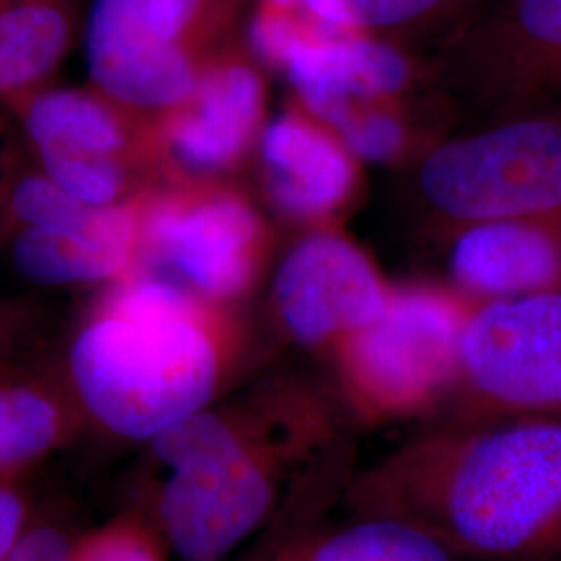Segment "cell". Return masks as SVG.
Returning <instances> with one entry per match:
<instances>
[{
    "label": "cell",
    "instance_id": "obj_1",
    "mask_svg": "<svg viewBox=\"0 0 561 561\" xmlns=\"http://www.w3.org/2000/svg\"><path fill=\"white\" fill-rule=\"evenodd\" d=\"M343 503L461 561H561V421L431 422L352 472Z\"/></svg>",
    "mask_w": 561,
    "mask_h": 561
},
{
    "label": "cell",
    "instance_id": "obj_2",
    "mask_svg": "<svg viewBox=\"0 0 561 561\" xmlns=\"http://www.w3.org/2000/svg\"><path fill=\"white\" fill-rule=\"evenodd\" d=\"M345 421L319 385L264 377L148 443L152 472L140 497L181 561L227 560L289 484L337 449Z\"/></svg>",
    "mask_w": 561,
    "mask_h": 561
},
{
    "label": "cell",
    "instance_id": "obj_3",
    "mask_svg": "<svg viewBox=\"0 0 561 561\" xmlns=\"http://www.w3.org/2000/svg\"><path fill=\"white\" fill-rule=\"evenodd\" d=\"M60 352L90 431L148 445L233 391L252 333L240 304L136 273L92 291Z\"/></svg>",
    "mask_w": 561,
    "mask_h": 561
},
{
    "label": "cell",
    "instance_id": "obj_4",
    "mask_svg": "<svg viewBox=\"0 0 561 561\" xmlns=\"http://www.w3.org/2000/svg\"><path fill=\"white\" fill-rule=\"evenodd\" d=\"M474 301L433 285L393 287L381 319L329 354L347 421L364 428L439 421L458 387L461 333Z\"/></svg>",
    "mask_w": 561,
    "mask_h": 561
},
{
    "label": "cell",
    "instance_id": "obj_5",
    "mask_svg": "<svg viewBox=\"0 0 561 561\" xmlns=\"http://www.w3.org/2000/svg\"><path fill=\"white\" fill-rule=\"evenodd\" d=\"M414 181L424 206L460 229L505 219L561 221V117L484 121L433 144Z\"/></svg>",
    "mask_w": 561,
    "mask_h": 561
},
{
    "label": "cell",
    "instance_id": "obj_6",
    "mask_svg": "<svg viewBox=\"0 0 561 561\" xmlns=\"http://www.w3.org/2000/svg\"><path fill=\"white\" fill-rule=\"evenodd\" d=\"M431 48L437 88L481 119L561 117V0H481Z\"/></svg>",
    "mask_w": 561,
    "mask_h": 561
},
{
    "label": "cell",
    "instance_id": "obj_7",
    "mask_svg": "<svg viewBox=\"0 0 561 561\" xmlns=\"http://www.w3.org/2000/svg\"><path fill=\"white\" fill-rule=\"evenodd\" d=\"M34 167L80 201L111 206L161 183L154 119L104 96L90 83L42 85L0 102Z\"/></svg>",
    "mask_w": 561,
    "mask_h": 561
},
{
    "label": "cell",
    "instance_id": "obj_8",
    "mask_svg": "<svg viewBox=\"0 0 561 561\" xmlns=\"http://www.w3.org/2000/svg\"><path fill=\"white\" fill-rule=\"evenodd\" d=\"M268 248L261 210L222 181H161L141 196L138 273L240 304L261 279Z\"/></svg>",
    "mask_w": 561,
    "mask_h": 561
},
{
    "label": "cell",
    "instance_id": "obj_9",
    "mask_svg": "<svg viewBox=\"0 0 561 561\" xmlns=\"http://www.w3.org/2000/svg\"><path fill=\"white\" fill-rule=\"evenodd\" d=\"M141 196L99 206L65 192L36 167H20L7 202L2 248L30 285L99 291L140 271Z\"/></svg>",
    "mask_w": 561,
    "mask_h": 561
},
{
    "label": "cell",
    "instance_id": "obj_10",
    "mask_svg": "<svg viewBox=\"0 0 561 561\" xmlns=\"http://www.w3.org/2000/svg\"><path fill=\"white\" fill-rule=\"evenodd\" d=\"M561 421V287L474 301L460 379L439 421Z\"/></svg>",
    "mask_w": 561,
    "mask_h": 561
},
{
    "label": "cell",
    "instance_id": "obj_11",
    "mask_svg": "<svg viewBox=\"0 0 561 561\" xmlns=\"http://www.w3.org/2000/svg\"><path fill=\"white\" fill-rule=\"evenodd\" d=\"M264 123L261 65L231 44L206 62L187 101L154 119L161 181H221L256 150Z\"/></svg>",
    "mask_w": 561,
    "mask_h": 561
},
{
    "label": "cell",
    "instance_id": "obj_12",
    "mask_svg": "<svg viewBox=\"0 0 561 561\" xmlns=\"http://www.w3.org/2000/svg\"><path fill=\"white\" fill-rule=\"evenodd\" d=\"M391 289L356 243L319 229L283 256L271 306L287 340L329 356L345 337L381 319Z\"/></svg>",
    "mask_w": 561,
    "mask_h": 561
},
{
    "label": "cell",
    "instance_id": "obj_13",
    "mask_svg": "<svg viewBox=\"0 0 561 561\" xmlns=\"http://www.w3.org/2000/svg\"><path fill=\"white\" fill-rule=\"evenodd\" d=\"M271 67L287 78L304 111L329 129L360 106L400 99L416 78L405 46L358 32L291 41Z\"/></svg>",
    "mask_w": 561,
    "mask_h": 561
},
{
    "label": "cell",
    "instance_id": "obj_14",
    "mask_svg": "<svg viewBox=\"0 0 561 561\" xmlns=\"http://www.w3.org/2000/svg\"><path fill=\"white\" fill-rule=\"evenodd\" d=\"M88 431L60 340L0 354V477H27Z\"/></svg>",
    "mask_w": 561,
    "mask_h": 561
},
{
    "label": "cell",
    "instance_id": "obj_15",
    "mask_svg": "<svg viewBox=\"0 0 561 561\" xmlns=\"http://www.w3.org/2000/svg\"><path fill=\"white\" fill-rule=\"evenodd\" d=\"M88 83L146 119H159L194 92L201 60L154 41L123 0H94L85 25Z\"/></svg>",
    "mask_w": 561,
    "mask_h": 561
},
{
    "label": "cell",
    "instance_id": "obj_16",
    "mask_svg": "<svg viewBox=\"0 0 561 561\" xmlns=\"http://www.w3.org/2000/svg\"><path fill=\"white\" fill-rule=\"evenodd\" d=\"M256 157L268 201L291 219L333 215L356 190V159L308 113L283 111L266 121Z\"/></svg>",
    "mask_w": 561,
    "mask_h": 561
},
{
    "label": "cell",
    "instance_id": "obj_17",
    "mask_svg": "<svg viewBox=\"0 0 561 561\" xmlns=\"http://www.w3.org/2000/svg\"><path fill=\"white\" fill-rule=\"evenodd\" d=\"M449 273L463 296L505 300L561 287L560 219H505L458 229Z\"/></svg>",
    "mask_w": 561,
    "mask_h": 561
},
{
    "label": "cell",
    "instance_id": "obj_18",
    "mask_svg": "<svg viewBox=\"0 0 561 561\" xmlns=\"http://www.w3.org/2000/svg\"><path fill=\"white\" fill-rule=\"evenodd\" d=\"M243 561H461L408 522L352 516L343 524L291 530Z\"/></svg>",
    "mask_w": 561,
    "mask_h": 561
},
{
    "label": "cell",
    "instance_id": "obj_19",
    "mask_svg": "<svg viewBox=\"0 0 561 561\" xmlns=\"http://www.w3.org/2000/svg\"><path fill=\"white\" fill-rule=\"evenodd\" d=\"M73 36L71 0H0V102L46 85Z\"/></svg>",
    "mask_w": 561,
    "mask_h": 561
},
{
    "label": "cell",
    "instance_id": "obj_20",
    "mask_svg": "<svg viewBox=\"0 0 561 561\" xmlns=\"http://www.w3.org/2000/svg\"><path fill=\"white\" fill-rule=\"evenodd\" d=\"M331 30L358 32L408 46L435 42L458 25L481 0H300Z\"/></svg>",
    "mask_w": 561,
    "mask_h": 561
},
{
    "label": "cell",
    "instance_id": "obj_21",
    "mask_svg": "<svg viewBox=\"0 0 561 561\" xmlns=\"http://www.w3.org/2000/svg\"><path fill=\"white\" fill-rule=\"evenodd\" d=\"M141 27L192 59L208 62L231 46L250 0H123Z\"/></svg>",
    "mask_w": 561,
    "mask_h": 561
},
{
    "label": "cell",
    "instance_id": "obj_22",
    "mask_svg": "<svg viewBox=\"0 0 561 561\" xmlns=\"http://www.w3.org/2000/svg\"><path fill=\"white\" fill-rule=\"evenodd\" d=\"M171 545L150 505L140 495L71 545L69 561H169Z\"/></svg>",
    "mask_w": 561,
    "mask_h": 561
},
{
    "label": "cell",
    "instance_id": "obj_23",
    "mask_svg": "<svg viewBox=\"0 0 561 561\" xmlns=\"http://www.w3.org/2000/svg\"><path fill=\"white\" fill-rule=\"evenodd\" d=\"M385 104H366L331 129L354 159L391 162L400 159L410 141L405 121Z\"/></svg>",
    "mask_w": 561,
    "mask_h": 561
},
{
    "label": "cell",
    "instance_id": "obj_24",
    "mask_svg": "<svg viewBox=\"0 0 561 561\" xmlns=\"http://www.w3.org/2000/svg\"><path fill=\"white\" fill-rule=\"evenodd\" d=\"M78 530L59 503H41L20 549L9 561H69Z\"/></svg>",
    "mask_w": 561,
    "mask_h": 561
},
{
    "label": "cell",
    "instance_id": "obj_25",
    "mask_svg": "<svg viewBox=\"0 0 561 561\" xmlns=\"http://www.w3.org/2000/svg\"><path fill=\"white\" fill-rule=\"evenodd\" d=\"M38 505L25 486V477H0V561H9L20 549Z\"/></svg>",
    "mask_w": 561,
    "mask_h": 561
},
{
    "label": "cell",
    "instance_id": "obj_26",
    "mask_svg": "<svg viewBox=\"0 0 561 561\" xmlns=\"http://www.w3.org/2000/svg\"><path fill=\"white\" fill-rule=\"evenodd\" d=\"M41 340V308L34 301L0 298V354Z\"/></svg>",
    "mask_w": 561,
    "mask_h": 561
},
{
    "label": "cell",
    "instance_id": "obj_27",
    "mask_svg": "<svg viewBox=\"0 0 561 561\" xmlns=\"http://www.w3.org/2000/svg\"><path fill=\"white\" fill-rule=\"evenodd\" d=\"M20 167L13 159V144L9 140L7 129L0 123V245H2V233H4V215H7V202L9 192L15 181Z\"/></svg>",
    "mask_w": 561,
    "mask_h": 561
}]
</instances>
